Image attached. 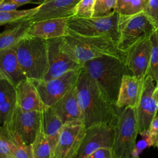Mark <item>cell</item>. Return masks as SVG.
Returning a JSON list of instances; mask_svg holds the SVG:
<instances>
[{"label": "cell", "instance_id": "cell-31", "mask_svg": "<svg viewBox=\"0 0 158 158\" xmlns=\"http://www.w3.org/2000/svg\"><path fill=\"white\" fill-rule=\"evenodd\" d=\"M143 11L158 30V0H148Z\"/></svg>", "mask_w": 158, "mask_h": 158}, {"label": "cell", "instance_id": "cell-7", "mask_svg": "<svg viewBox=\"0 0 158 158\" xmlns=\"http://www.w3.org/2000/svg\"><path fill=\"white\" fill-rule=\"evenodd\" d=\"M119 13L114 11L109 15L91 18L70 17L68 26L70 30L83 35L107 36L117 43L119 37Z\"/></svg>", "mask_w": 158, "mask_h": 158}, {"label": "cell", "instance_id": "cell-3", "mask_svg": "<svg viewBox=\"0 0 158 158\" xmlns=\"http://www.w3.org/2000/svg\"><path fill=\"white\" fill-rule=\"evenodd\" d=\"M83 68L98 83L110 100L115 104L123 77L129 70L125 60L105 55L86 62Z\"/></svg>", "mask_w": 158, "mask_h": 158}, {"label": "cell", "instance_id": "cell-17", "mask_svg": "<svg viewBox=\"0 0 158 158\" xmlns=\"http://www.w3.org/2000/svg\"><path fill=\"white\" fill-rule=\"evenodd\" d=\"M69 18H53L33 22L28 35L44 40L64 37L69 33Z\"/></svg>", "mask_w": 158, "mask_h": 158}, {"label": "cell", "instance_id": "cell-10", "mask_svg": "<svg viewBox=\"0 0 158 158\" xmlns=\"http://www.w3.org/2000/svg\"><path fill=\"white\" fill-rule=\"evenodd\" d=\"M41 120L42 112L23 110L17 104L4 125L17 133L27 144L31 145L40 129Z\"/></svg>", "mask_w": 158, "mask_h": 158}, {"label": "cell", "instance_id": "cell-21", "mask_svg": "<svg viewBox=\"0 0 158 158\" xmlns=\"http://www.w3.org/2000/svg\"><path fill=\"white\" fill-rule=\"evenodd\" d=\"M32 23L28 17L9 23L4 30L0 32V50L15 48L28 35Z\"/></svg>", "mask_w": 158, "mask_h": 158}, {"label": "cell", "instance_id": "cell-39", "mask_svg": "<svg viewBox=\"0 0 158 158\" xmlns=\"http://www.w3.org/2000/svg\"><path fill=\"white\" fill-rule=\"evenodd\" d=\"M152 96H153L154 99H155V101L157 103V107H158V85L155 86V88H154L153 93H152Z\"/></svg>", "mask_w": 158, "mask_h": 158}, {"label": "cell", "instance_id": "cell-28", "mask_svg": "<svg viewBox=\"0 0 158 158\" xmlns=\"http://www.w3.org/2000/svg\"><path fill=\"white\" fill-rule=\"evenodd\" d=\"M96 0H81L73 10V16L79 18L93 17Z\"/></svg>", "mask_w": 158, "mask_h": 158}, {"label": "cell", "instance_id": "cell-26", "mask_svg": "<svg viewBox=\"0 0 158 158\" xmlns=\"http://www.w3.org/2000/svg\"><path fill=\"white\" fill-rule=\"evenodd\" d=\"M151 52L146 77H150L156 85H158V30H155L150 36Z\"/></svg>", "mask_w": 158, "mask_h": 158}, {"label": "cell", "instance_id": "cell-22", "mask_svg": "<svg viewBox=\"0 0 158 158\" xmlns=\"http://www.w3.org/2000/svg\"><path fill=\"white\" fill-rule=\"evenodd\" d=\"M17 106L15 87L0 77V125H4Z\"/></svg>", "mask_w": 158, "mask_h": 158}, {"label": "cell", "instance_id": "cell-4", "mask_svg": "<svg viewBox=\"0 0 158 158\" xmlns=\"http://www.w3.org/2000/svg\"><path fill=\"white\" fill-rule=\"evenodd\" d=\"M15 49L27 78L33 81L43 80L48 70L47 40L28 35Z\"/></svg>", "mask_w": 158, "mask_h": 158}, {"label": "cell", "instance_id": "cell-32", "mask_svg": "<svg viewBox=\"0 0 158 158\" xmlns=\"http://www.w3.org/2000/svg\"><path fill=\"white\" fill-rule=\"evenodd\" d=\"M148 0H130L120 14L130 15L143 10Z\"/></svg>", "mask_w": 158, "mask_h": 158}, {"label": "cell", "instance_id": "cell-37", "mask_svg": "<svg viewBox=\"0 0 158 158\" xmlns=\"http://www.w3.org/2000/svg\"><path fill=\"white\" fill-rule=\"evenodd\" d=\"M4 1L19 4L20 6L28 3H36L39 4H41V2L40 1V0H4Z\"/></svg>", "mask_w": 158, "mask_h": 158}, {"label": "cell", "instance_id": "cell-11", "mask_svg": "<svg viewBox=\"0 0 158 158\" xmlns=\"http://www.w3.org/2000/svg\"><path fill=\"white\" fill-rule=\"evenodd\" d=\"M114 135V125L97 124L86 128L76 158H88L94 151L101 147L112 148Z\"/></svg>", "mask_w": 158, "mask_h": 158}, {"label": "cell", "instance_id": "cell-1", "mask_svg": "<svg viewBox=\"0 0 158 158\" xmlns=\"http://www.w3.org/2000/svg\"><path fill=\"white\" fill-rule=\"evenodd\" d=\"M75 89L86 128L97 124L116 125L121 109L110 100L83 67Z\"/></svg>", "mask_w": 158, "mask_h": 158}, {"label": "cell", "instance_id": "cell-12", "mask_svg": "<svg viewBox=\"0 0 158 158\" xmlns=\"http://www.w3.org/2000/svg\"><path fill=\"white\" fill-rule=\"evenodd\" d=\"M61 40L62 38L47 40L48 70L43 80H49L69 70L80 69L83 67L81 65L60 49Z\"/></svg>", "mask_w": 158, "mask_h": 158}, {"label": "cell", "instance_id": "cell-25", "mask_svg": "<svg viewBox=\"0 0 158 158\" xmlns=\"http://www.w3.org/2000/svg\"><path fill=\"white\" fill-rule=\"evenodd\" d=\"M64 123L51 106L42 111V125L44 132L48 136H58Z\"/></svg>", "mask_w": 158, "mask_h": 158}, {"label": "cell", "instance_id": "cell-29", "mask_svg": "<svg viewBox=\"0 0 158 158\" xmlns=\"http://www.w3.org/2000/svg\"><path fill=\"white\" fill-rule=\"evenodd\" d=\"M117 1L118 0H96L93 17H103L115 11Z\"/></svg>", "mask_w": 158, "mask_h": 158}, {"label": "cell", "instance_id": "cell-14", "mask_svg": "<svg viewBox=\"0 0 158 158\" xmlns=\"http://www.w3.org/2000/svg\"><path fill=\"white\" fill-rule=\"evenodd\" d=\"M146 77H139L128 73L122 80L115 105L120 109L137 108L140 101Z\"/></svg>", "mask_w": 158, "mask_h": 158}, {"label": "cell", "instance_id": "cell-40", "mask_svg": "<svg viewBox=\"0 0 158 158\" xmlns=\"http://www.w3.org/2000/svg\"><path fill=\"white\" fill-rule=\"evenodd\" d=\"M155 147H156V148H157L158 149V140H157V143H156V144Z\"/></svg>", "mask_w": 158, "mask_h": 158}, {"label": "cell", "instance_id": "cell-35", "mask_svg": "<svg viewBox=\"0 0 158 158\" xmlns=\"http://www.w3.org/2000/svg\"><path fill=\"white\" fill-rule=\"evenodd\" d=\"M149 132L152 142V146L155 147L158 140V113H157L151 122L149 128Z\"/></svg>", "mask_w": 158, "mask_h": 158}, {"label": "cell", "instance_id": "cell-6", "mask_svg": "<svg viewBox=\"0 0 158 158\" xmlns=\"http://www.w3.org/2000/svg\"><path fill=\"white\" fill-rule=\"evenodd\" d=\"M119 37L117 48L123 53L139 41L150 36L156 30L143 10L130 14H120L118 18Z\"/></svg>", "mask_w": 158, "mask_h": 158}, {"label": "cell", "instance_id": "cell-34", "mask_svg": "<svg viewBox=\"0 0 158 158\" xmlns=\"http://www.w3.org/2000/svg\"><path fill=\"white\" fill-rule=\"evenodd\" d=\"M0 158H14L12 149L4 137L0 134Z\"/></svg>", "mask_w": 158, "mask_h": 158}, {"label": "cell", "instance_id": "cell-9", "mask_svg": "<svg viewBox=\"0 0 158 158\" xmlns=\"http://www.w3.org/2000/svg\"><path fill=\"white\" fill-rule=\"evenodd\" d=\"M86 129L83 120H74L64 123L54 150V158L76 157Z\"/></svg>", "mask_w": 158, "mask_h": 158}, {"label": "cell", "instance_id": "cell-2", "mask_svg": "<svg viewBox=\"0 0 158 158\" xmlns=\"http://www.w3.org/2000/svg\"><path fill=\"white\" fill-rule=\"evenodd\" d=\"M60 48L82 66L86 62L105 55L125 60V54L107 36L83 35L69 29L68 35L62 38Z\"/></svg>", "mask_w": 158, "mask_h": 158}, {"label": "cell", "instance_id": "cell-33", "mask_svg": "<svg viewBox=\"0 0 158 158\" xmlns=\"http://www.w3.org/2000/svg\"><path fill=\"white\" fill-rule=\"evenodd\" d=\"M88 158H114L112 148L101 147L94 151Z\"/></svg>", "mask_w": 158, "mask_h": 158}, {"label": "cell", "instance_id": "cell-38", "mask_svg": "<svg viewBox=\"0 0 158 158\" xmlns=\"http://www.w3.org/2000/svg\"><path fill=\"white\" fill-rule=\"evenodd\" d=\"M130 0H118L117 1V6L115 9V11L120 14L125 7L128 4Z\"/></svg>", "mask_w": 158, "mask_h": 158}, {"label": "cell", "instance_id": "cell-23", "mask_svg": "<svg viewBox=\"0 0 158 158\" xmlns=\"http://www.w3.org/2000/svg\"><path fill=\"white\" fill-rule=\"evenodd\" d=\"M59 139L58 136H48L41 123L36 138L31 144L33 158H54V152Z\"/></svg>", "mask_w": 158, "mask_h": 158}, {"label": "cell", "instance_id": "cell-16", "mask_svg": "<svg viewBox=\"0 0 158 158\" xmlns=\"http://www.w3.org/2000/svg\"><path fill=\"white\" fill-rule=\"evenodd\" d=\"M81 0H45L38 6L33 15L28 17L32 22L48 19L70 17L75 6Z\"/></svg>", "mask_w": 158, "mask_h": 158}, {"label": "cell", "instance_id": "cell-8", "mask_svg": "<svg viewBox=\"0 0 158 158\" xmlns=\"http://www.w3.org/2000/svg\"><path fill=\"white\" fill-rule=\"evenodd\" d=\"M81 69L69 70L46 81L32 80L46 107L52 106L75 86Z\"/></svg>", "mask_w": 158, "mask_h": 158}, {"label": "cell", "instance_id": "cell-27", "mask_svg": "<svg viewBox=\"0 0 158 158\" xmlns=\"http://www.w3.org/2000/svg\"><path fill=\"white\" fill-rule=\"evenodd\" d=\"M37 9L38 7L25 10L16 9L12 11H0V26L29 17L36 12Z\"/></svg>", "mask_w": 158, "mask_h": 158}, {"label": "cell", "instance_id": "cell-42", "mask_svg": "<svg viewBox=\"0 0 158 158\" xmlns=\"http://www.w3.org/2000/svg\"><path fill=\"white\" fill-rule=\"evenodd\" d=\"M4 1V0H0V3H1V2H2V1Z\"/></svg>", "mask_w": 158, "mask_h": 158}, {"label": "cell", "instance_id": "cell-13", "mask_svg": "<svg viewBox=\"0 0 158 158\" xmlns=\"http://www.w3.org/2000/svg\"><path fill=\"white\" fill-rule=\"evenodd\" d=\"M150 36L137 42L125 53L127 66L131 73L136 77H146L151 52Z\"/></svg>", "mask_w": 158, "mask_h": 158}, {"label": "cell", "instance_id": "cell-41", "mask_svg": "<svg viewBox=\"0 0 158 158\" xmlns=\"http://www.w3.org/2000/svg\"><path fill=\"white\" fill-rule=\"evenodd\" d=\"M44 1H45V0H40V1L41 2V3H43V2ZM39 5H40V4H39Z\"/></svg>", "mask_w": 158, "mask_h": 158}, {"label": "cell", "instance_id": "cell-5", "mask_svg": "<svg viewBox=\"0 0 158 158\" xmlns=\"http://www.w3.org/2000/svg\"><path fill=\"white\" fill-rule=\"evenodd\" d=\"M139 134L136 108L121 109L115 125L114 158H130Z\"/></svg>", "mask_w": 158, "mask_h": 158}, {"label": "cell", "instance_id": "cell-24", "mask_svg": "<svg viewBox=\"0 0 158 158\" xmlns=\"http://www.w3.org/2000/svg\"><path fill=\"white\" fill-rule=\"evenodd\" d=\"M0 134L8 142L14 158H33L31 145L27 144L16 132L5 125H0Z\"/></svg>", "mask_w": 158, "mask_h": 158}, {"label": "cell", "instance_id": "cell-20", "mask_svg": "<svg viewBox=\"0 0 158 158\" xmlns=\"http://www.w3.org/2000/svg\"><path fill=\"white\" fill-rule=\"evenodd\" d=\"M51 107L64 123L74 120H83L75 86Z\"/></svg>", "mask_w": 158, "mask_h": 158}, {"label": "cell", "instance_id": "cell-30", "mask_svg": "<svg viewBox=\"0 0 158 158\" xmlns=\"http://www.w3.org/2000/svg\"><path fill=\"white\" fill-rule=\"evenodd\" d=\"M139 134L140 135L141 139L136 143L135 146L131 152V157L132 158L138 157L145 149L150 146H152L149 136V129L140 131L139 132Z\"/></svg>", "mask_w": 158, "mask_h": 158}, {"label": "cell", "instance_id": "cell-36", "mask_svg": "<svg viewBox=\"0 0 158 158\" xmlns=\"http://www.w3.org/2000/svg\"><path fill=\"white\" fill-rule=\"evenodd\" d=\"M20 5L7 1H2L0 3V11H12L17 9Z\"/></svg>", "mask_w": 158, "mask_h": 158}, {"label": "cell", "instance_id": "cell-19", "mask_svg": "<svg viewBox=\"0 0 158 158\" xmlns=\"http://www.w3.org/2000/svg\"><path fill=\"white\" fill-rule=\"evenodd\" d=\"M0 77L15 87L27 78L20 65L15 48L0 50Z\"/></svg>", "mask_w": 158, "mask_h": 158}, {"label": "cell", "instance_id": "cell-18", "mask_svg": "<svg viewBox=\"0 0 158 158\" xmlns=\"http://www.w3.org/2000/svg\"><path fill=\"white\" fill-rule=\"evenodd\" d=\"M17 104L23 110L42 112L46 107L43 103L34 82L28 78L15 86Z\"/></svg>", "mask_w": 158, "mask_h": 158}, {"label": "cell", "instance_id": "cell-15", "mask_svg": "<svg viewBox=\"0 0 158 158\" xmlns=\"http://www.w3.org/2000/svg\"><path fill=\"white\" fill-rule=\"evenodd\" d=\"M155 86L154 81L146 77L143 93L136 108L139 132L149 129L151 121L157 113L158 107L152 96Z\"/></svg>", "mask_w": 158, "mask_h": 158}]
</instances>
